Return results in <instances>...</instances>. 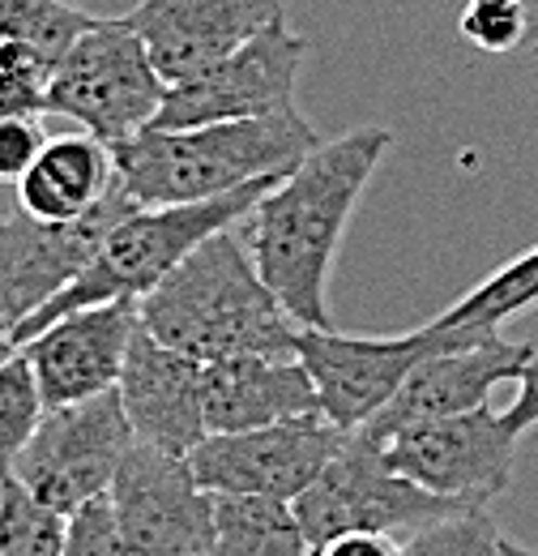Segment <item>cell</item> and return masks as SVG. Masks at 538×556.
Returning a JSON list of instances; mask_svg holds the SVG:
<instances>
[{
	"label": "cell",
	"mask_w": 538,
	"mask_h": 556,
	"mask_svg": "<svg viewBox=\"0 0 538 556\" xmlns=\"http://www.w3.org/2000/svg\"><path fill=\"white\" fill-rule=\"evenodd\" d=\"M394 134L381 125L350 129L308 150L286 176H278L235 231L257 275L299 330H330V275L342 236L363 189L385 163Z\"/></svg>",
	"instance_id": "6da1fadb"
},
{
	"label": "cell",
	"mask_w": 538,
	"mask_h": 556,
	"mask_svg": "<svg viewBox=\"0 0 538 556\" xmlns=\"http://www.w3.org/2000/svg\"><path fill=\"white\" fill-rule=\"evenodd\" d=\"M137 321L163 348L197 364L231 355H295L299 326L273 300L235 223L202 240L154 291L137 300Z\"/></svg>",
	"instance_id": "7a4b0ae2"
},
{
	"label": "cell",
	"mask_w": 538,
	"mask_h": 556,
	"mask_svg": "<svg viewBox=\"0 0 538 556\" xmlns=\"http://www.w3.org/2000/svg\"><path fill=\"white\" fill-rule=\"evenodd\" d=\"M317 146L321 138L299 108L189 129L150 125L112 146V172L137 206H180L286 176Z\"/></svg>",
	"instance_id": "3957f363"
},
{
	"label": "cell",
	"mask_w": 538,
	"mask_h": 556,
	"mask_svg": "<svg viewBox=\"0 0 538 556\" xmlns=\"http://www.w3.org/2000/svg\"><path fill=\"white\" fill-rule=\"evenodd\" d=\"M273 180H253L244 189H231V193H218V198H205V202L133 206L103 236V244L94 249L86 270L73 278L61 295H52L39 313H30L22 326L9 330V343L13 348L30 343L56 317L77 313V308H94V304H107V300H141L145 291H154L163 278L171 275L202 240H209L214 231H222L231 223H240L248 210L257 206V198Z\"/></svg>",
	"instance_id": "277c9868"
},
{
	"label": "cell",
	"mask_w": 538,
	"mask_h": 556,
	"mask_svg": "<svg viewBox=\"0 0 538 556\" xmlns=\"http://www.w3.org/2000/svg\"><path fill=\"white\" fill-rule=\"evenodd\" d=\"M167 81L154 73L129 17H94L52 65L48 116L77 121L107 150L141 134L163 103Z\"/></svg>",
	"instance_id": "5b68a950"
},
{
	"label": "cell",
	"mask_w": 538,
	"mask_h": 556,
	"mask_svg": "<svg viewBox=\"0 0 538 556\" xmlns=\"http://www.w3.org/2000/svg\"><path fill=\"white\" fill-rule=\"evenodd\" d=\"M496 330H474V326H440L427 321L410 334H342V330H299L295 334V359L304 364L312 390H317V412L337 424L342 432L363 428L376 416L394 390L406 381V372L432 355V351L466 348Z\"/></svg>",
	"instance_id": "8992f818"
},
{
	"label": "cell",
	"mask_w": 538,
	"mask_h": 556,
	"mask_svg": "<svg viewBox=\"0 0 538 556\" xmlns=\"http://www.w3.org/2000/svg\"><path fill=\"white\" fill-rule=\"evenodd\" d=\"M291 509H295V522L308 548H321L325 540L346 535V531L406 535L466 505L410 484L385 463L381 445L355 428L346 432L334 458L317 471V480L291 501Z\"/></svg>",
	"instance_id": "52a82bcc"
},
{
	"label": "cell",
	"mask_w": 538,
	"mask_h": 556,
	"mask_svg": "<svg viewBox=\"0 0 538 556\" xmlns=\"http://www.w3.org/2000/svg\"><path fill=\"white\" fill-rule=\"evenodd\" d=\"M129 445H133V428L125 419L116 390L94 394L86 403L43 407L9 480L26 488L39 505L68 518L86 501L107 496V484Z\"/></svg>",
	"instance_id": "ba28073f"
},
{
	"label": "cell",
	"mask_w": 538,
	"mask_h": 556,
	"mask_svg": "<svg viewBox=\"0 0 538 556\" xmlns=\"http://www.w3.org/2000/svg\"><path fill=\"white\" fill-rule=\"evenodd\" d=\"M312 43L286 26V17L269 22L253 39L209 61L197 73L171 81L163 90L154 129H189L214 121H248L295 108V81ZM145 125V129H150Z\"/></svg>",
	"instance_id": "9c48e42d"
},
{
	"label": "cell",
	"mask_w": 538,
	"mask_h": 556,
	"mask_svg": "<svg viewBox=\"0 0 538 556\" xmlns=\"http://www.w3.org/2000/svg\"><path fill=\"white\" fill-rule=\"evenodd\" d=\"M107 509L129 556H197L214 544V492L189 458L133 441L107 484Z\"/></svg>",
	"instance_id": "30bf717a"
},
{
	"label": "cell",
	"mask_w": 538,
	"mask_h": 556,
	"mask_svg": "<svg viewBox=\"0 0 538 556\" xmlns=\"http://www.w3.org/2000/svg\"><path fill=\"white\" fill-rule=\"evenodd\" d=\"M517 441L522 437L509 428L504 412L474 407L462 416L402 428L381 445V454L423 492L462 505H487L513 484Z\"/></svg>",
	"instance_id": "8fae6325"
},
{
	"label": "cell",
	"mask_w": 538,
	"mask_h": 556,
	"mask_svg": "<svg viewBox=\"0 0 538 556\" xmlns=\"http://www.w3.org/2000/svg\"><path fill=\"white\" fill-rule=\"evenodd\" d=\"M346 432L321 412L278 419L244 432H209L189 454L193 480L214 496H273L295 501L337 454Z\"/></svg>",
	"instance_id": "7c38bea8"
},
{
	"label": "cell",
	"mask_w": 538,
	"mask_h": 556,
	"mask_svg": "<svg viewBox=\"0 0 538 556\" xmlns=\"http://www.w3.org/2000/svg\"><path fill=\"white\" fill-rule=\"evenodd\" d=\"M137 202L112 180L103 202L81 218L48 223L26 210L0 218V317L4 326H22L52 295H61L73 278L86 270L103 236L133 210Z\"/></svg>",
	"instance_id": "4fadbf2b"
},
{
	"label": "cell",
	"mask_w": 538,
	"mask_h": 556,
	"mask_svg": "<svg viewBox=\"0 0 538 556\" xmlns=\"http://www.w3.org/2000/svg\"><path fill=\"white\" fill-rule=\"evenodd\" d=\"M530 355H535L530 343H509L500 330L478 339V343H466V348L432 351L406 372V381L394 390V399L359 432L372 437L376 445H385L402 428L487 407L491 390H500L504 381H517L522 368L530 364Z\"/></svg>",
	"instance_id": "5bb4252c"
},
{
	"label": "cell",
	"mask_w": 538,
	"mask_h": 556,
	"mask_svg": "<svg viewBox=\"0 0 538 556\" xmlns=\"http://www.w3.org/2000/svg\"><path fill=\"white\" fill-rule=\"evenodd\" d=\"M137 326V300H107L56 317L48 330L22 343L17 351L35 372L43 407L86 403L94 394L116 390Z\"/></svg>",
	"instance_id": "9a60e30c"
},
{
	"label": "cell",
	"mask_w": 538,
	"mask_h": 556,
	"mask_svg": "<svg viewBox=\"0 0 538 556\" xmlns=\"http://www.w3.org/2000/svg\"><path fill=\"white\" fill-rule=\"evenodd\" d=\"M116 399L133 428V441L141 445L189 458L209 437V428H205V364L163 348L141 326L125 351V368L116 377Z\"/></svg>",
	"instance_id": "2e32d148"
},
{
	"label": "cell",
	"mask_w": 538,
	"mask_h": 556,
	"mask_svg": "<svg viewBox=\"0 0 538 556\" xmlns=\"http://www.w3.org/2000/svg\"><path fill=\"white\" fill-rule=\"evenodd\" d=\"M125 17L154 73L171 86L286 13L282 0H137Z\"/></svg>",
	"instance_id": "e0dca14e"
},
{
	"label": "cell",
	"mask_w": 538,
	"mask_h": 556,
	"mask_svg": "<svg viewBox=\"0 0 538 556\" xmlns=\"http://www.w3.org/2000/svg\"><path fill=\"white\" fill-rule=\"evenodd\" d=\"M312 412H317V390L295 355H231L205 364L209 432H244Z\"/></svg>",
	"instance_id": "ac0fdd59"
},
{
	"label": "cell",
	"mask_w": 538,
	"mask_h": 556,
	"mask_svg": "<svg viewBox=\"0 0 538 556\" xmlns=\"http://www.w3.org/2000/svg\"><path fill=\"white\" fill-rule=\"evenodd\" d=\"M112 180V150L103 141H94L90 134H61L43 141V150L17 180V210L48 223L81 218L103 202Z\"/></svg>",
	"instance_id": "d6986e66"
},
{
	"label": "cell",
	"mask_w": 538,
	"mask_h": 556,
	"mask_svg": "<svg viewBox=\"0 0 538 556\" xmlns=\"http://www.w3.org/2000/svg\"><path fill=\"white\" fill-rule=\"evenodd\" d=\"M308 540L291 501L273 496H214L209 556H308Z\"/></svg>",
	"instance_id": "ffe728a7"
},
{
	"label": "cell",
	"mask_w": 538,
	"mask_h": 556,
	"mask_svg": "<svg viewBox=\"0 0 538 556\" xmlns=\"http://www.w3.org/2000/svg\"><path fill=\"white\" fill-rule=\"evenodd\" d=\"M538 304V244L522 257L504 262L496 275H487L478 287H471L462 300H453L445 313L432 321L440 326H474V330H500L509 317Z\"/></svg>",
	"instance_id": "44dd1931"
},
{
	"label": "cell",
	"mask_w": 538,
	"mask_h": 556,
	"mask_svg": "<svg viewBox=\"0 0 538 556\" xmlns=\"http://www.w3.org/2000/svg\"><path fill=\"white\" fill-rule=\"evenodd\" d=\"M90 22H94V13L73 9L65 0H0V39L30 43L52 65Z\"/></svg>",
	"instance_id": "7402d4cb"
},
{
	"label": "cell",
	"mask_w": 538,
	"mask_h": 556,
	"mask_svg": "<svg viewBox=\"0 0 538 556\" xmlns=\"http://www.w3.org/2000/svg\"><path fill=\"white\" fill-rule=\"evenodd\" d=\"M398 556H504V535L496 531L487 505H466L406 531Z\"/></svg>",
	"instance_id": "603a6c76"
},
{
	"label": "cell",
	"mask_w": 538,
	"mask_h": 556,
	"mask_svg": "<svg viewBox=\"0 0 538 556\" xmlns=\"http://www.w3.org/2000/svg\"><path fill=\"white\" fill-rule=\"evenodd\" d=\"M65 514L39 505L13 480L0 484V556H61Z\"/></svg>",
	"instance_id": "cb8c5ba5"
},
{
	"label": "cell",
	"mask_w": 538,
	"mask_h": 556,
	"mask_svg": "<svg viewBox=\"0 0 538 556\" xmlns=\"http://www.w3.org/2000/svg\"><path fill=\"white\" fill-rule=\"evenodd\" d=\"M43 416V399L35 386V372L22 351H13L0 364V484L9 480L22 445L30 441L35 424Z\"/></svg>",
	"instance_id": "d4e9b609"
},
{
	"label": "cell",
	"mask_w": 538,
	"mask_h": 556,
	"mask_svg": "<svg viewBox=\"0 0 538 556\" xmlns=\"http://www.w3.org/2000/svg\"><path fill=\"white\" fill-rule=\"evenodd\" d=\"M48 81H52V61L39 48L17 43V39H0V121L43 116Z\"/></svg>",
	"instance_id": "484cf974"
},
{
	"label": "cell",
	"mask_w": 538,
	"mask_h": 556,
	"mask_svg": "<svg viewBox=\"0 0 538 556\" xmlns=\"http://www.w3.org/2000/svg\"><path fill=\"white\" fill-rule=\"evenodd\" d=\"M458 35L487 56H509L530 39V9L526 0H466Z\"/></svg>",
	"instance_id": "4316f807"
},
{
	"label": "cell",
	"mask_w": 538,
	"mask_h": 556,
	"mask_svg": "<svg viewBox=\"0 0 538 556\" xmlns=\"http://www.w3.org/2000/svg\"><path fill=\"white\" fill-rule=\"evenodd\" d=\"M61 556H129V548L120 544V531L112 522L107 496L86 501L81 509H73L65 518V548Z\"/></svg>",
	"instance_id": "83f0119b"
},
{
	"label": "cell",
	"mask_w": 538,
	"mask_h": 556,
	"mask_svg": "<svg viewBox=\"0 0 538 556\" xmlns=\"http://www.w3.org/2000/svg\"><path fill=\"white\" fill-rule=\"evenodd\" d=\"M43 129L35 121H0V180L4 185H17L26 176V167L35 163V154L43 150Z\"/></svg>",
	"instance_id": "f1b7e54d"
},
{
	"label": "cell",
	"mask_w": 538,
	"mask_h": 556,
	"mask_svg": "<svg viewBox=\"0 0 538 556\" xmlns=\"http://www.w3.org/2000/svg\"><path fill=\"white\" fill-rule=\"evenodd\" d=\"M509 428L517 432V437H526L530 428H538V351L530 355V364L522 368V377H517V399L509 403Z\"/></svg>",
	"instance_id": "f546056e"
},
{
	"label": "cell",
	"mask_w": 538,
	"mask_h": 556,
	"mask_svg": "<svg viewBox=\"0 0 538 556\" xmlns=\"http://www.w3.org/2000/svg\"><path fill=\"white\" fill-rule=\"evenodd\" d=\"M312 556H398L394 535H372V531H346L325 540L321 548H312Z\"/></svg>",
	"instance_id": "4dcf8cb0"
},
{
	"label": "cell",
	"mask_w": 538,
	"mask_h": 556,
	"mask_svg": "<svg viewBox=\"0 0 538 556\" xmlns=\"http://www.w3.org/2000/svg\"><path fill=\"white\" fill-rule=\"evenodd\" d=\"M504 556H538V553H530V548H522L517 540H504Z\"/></svg>",
	"instance_id": "1f68e13d"
},
{
	"label": "cell",
	"mask_w": 538,
	"mask_h": 556,
	"mask_svg": "<svg viewBox=\"0 0 538 556\" xmlns=\"http://www.w3.org/2000/svg\"><path fill=\"white\" fill-rule=\"evenodd\" d=\"M13 343H9V334H0V364H4V359H9V355H13Z\"/></svg>",
	"instance_id": "d6a6232c"
},
{
	"label": "cell",
	"mask_w": 538,
	"mask_h": 556,
	"mask_svg": "<svg viewBox=\"0 0 538 556\" xmlns=\"http://www.w3.org/2000/svg\"><path fill=\"white\" fill-rule=\"evenodd\" d=\"M0 334H9V326H4V317H0Z\"/></svg>",
	"instance_id": "836d02e7"
},
{
	"label": "cell",
	"mask_w": 538,
	"mask_h": 556,
	"mask_svg": "<svg viewBox=\"0 0 538 556\" xmlns=\"http://www.w3.org/2000/svg\"><path fill=\"white\" fill-rule=\"evenodd\" d=\"M197 556H209V553H197Z\"/></svg>",
	"instance_id": "e575fe53"
},
{
	"label": "cell",
	"mask_w": 538,
	"mask_h": 556,
	"mask_svg": "<svg viewBox=\"0 0 538 556\" xmlns=\"http://www.w3.org/2000/svg\"><path fill=\"white\" fill-rule=\"evenodd\" d=\"M308 556H312V553H308Z\"/></svg>",
	"instance_id": "d590c367"
}]
</instances>
